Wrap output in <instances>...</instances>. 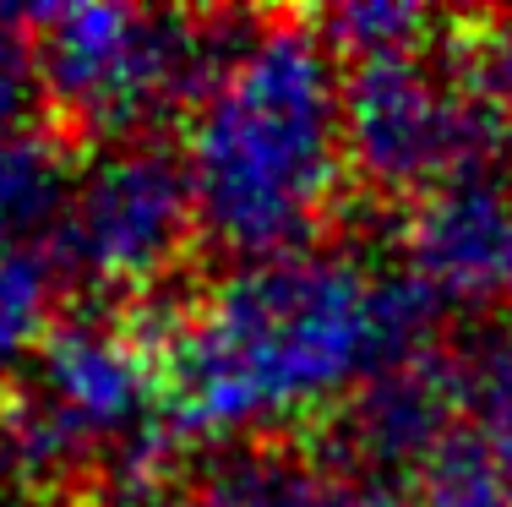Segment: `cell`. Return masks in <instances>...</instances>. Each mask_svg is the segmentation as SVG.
Segmentation results:
<instances>
[{"mask_svg": "<svg viewBox=\"0 0 512 507\" xmlns=\"http://www.w3.org/2000/svg\"><path fill=\"white\" fill-rule=\"evenodd\" d=\"M158 333L88 311L50 333L6 404V448L33 480L104 475L131 507L169 453Z\"/></svg>", "mask_w": 512, "mask_h": 507, "instance_id": "obj_3", "label": "cell"}, {"mask_svg": "<svg viewBox=\"0 0 512 507\" xmlns=\"http://www.w3.org/2000/svg\"><path fill=\"white\" fill-rule=\"evenodd\" d=\"M197 235L235 262L311 251L349 186L344 71L316 22L246 33L186 115Z\"/></svg>", "mask_w": 512, "mask_h": 507, "instance_id": "obj_2", "label": "cell"}, {"mask_svg": "<svg viewBox=\"0 0 512 507\" xmlns=\"http://www.w3.org/2000/svg\"><path fill=\"white\" fill-rule=\"evenodd\" d=\"M137 507H349V480L284 453H229L202 475L158 486Z\"/></svg>", "mask_w": 512, "mask_h": 507, "instance_id": "obj_9", "label": "cell"}, {"mask_svg": "<svg viewBox=\"0 0 512 507\" xmlns=\"http://www.w3.org/2000/svg\"><path fill=\"white\" fill-rule=\"evenodd\" d=\"M55 262L99 295H148L180 268L197 240V208L180 153L120 142L71 175L55 219Z\"/></svg>", "mask_w": 512, "mask_h": 507, "instance_id": "obj_6", "label": "cell"}, {"mask_svg": "<svg viewBox=\"0 0 512 507\" xmlns=\"http://www.w3.org/2000/svg\"><path fill=\"white\" fill-rule=\"evenodd\" d=\"M0 507H28V502H0Z\"/></svg>", "mask_w": 512, "mask_h": 507, "instance_id": "obj_16", "label": "cell"}, {"mask_svg": "<svg viewBox=\"0 0 512 507\" xmlns=\"http://www.w3.org/2000/svg\"><path fill=\"white\" fill-rule=\"evenodd\" d=\"M349 169L382 197H431L480 175L507 115L453 71L442 44L355 60L344 77Z\"/></svg>", "mask_w": 512, "mask_h": 507, "instance_id": "obj_5", "label": "cell"}, {"mask_svg": "<svg viewBox=\"0 0 512 507\" xmlns=\"http://www.w3.org/2000/svg\"><path fill=\"white\" fill-rule=\"evenodd\" d=\"M502 300L512 306V246H507V268H502Z\"/></svg>", "mask_w": 512, "mask_h": 507, "instance_id": "obj_14", "label": "cell"}, {"mask_svg": "<svg viewBox=\"0 0 512 507\" xmlns=\"http://www.w3.org/2000/svg\"><path fill=\"white\" fill-rule=\"evenodd\" d=\"M316 33L338 60H376L398 50H420L431 44L436 17L420 6H398V0H365V6H338L316 17Z\"/></svg>", "mask_w": 512, "mask_h": 507, "instance_id": "obj_13", "label": "cell"}, {"mask_svg": "<svg viewBox=\"0 0 512 507\" xmlns=\"http://www.w3.org/2000/svg\"><path fill=\"white\" fill-rule=\"evenodd\" d=\"M436 306L409 268L355 251L235 262L158 333L169 437L229 448L344 415L382 371L436 349Z\"/></svg>", "mask_w": 512, "mask_h": 507, "instance_id": "obj_1", "label": "cell"}, {"mask_svg": "<svg viewBox=\"0 0 512 507\" xmlns=\"http://www.w3.org/2000/svg\"><path fill=\"white\" fill-rule=\"evenodd\" d=\"M66 191H71V175H66V164H60V148L39 126L11 137L6 148H0V235L6 240L55 235Z\"/></svg>", "mask_w": 512, "mask_h": 507, "instance_id": "obj_11", "label": "cell"}, {"mask_svg": "<svg viewBox=\"0 0 512 507\" xmlns=\"http://www.w3.org/2000/svg\"><path fill=\"white\" fill-rule=\"evenodd\" d=\"M60 262L44 240H6L0 235V388H17L22 371L39 360L60 328Z\"/></svg>", "mask_w": 512, "mask_h": 507, "instance_id": "obj_10", "label": "cell"}, {"mask_svg": "<svg viewBox=\"0 0 512 507\" xmlns=\"http://www.w3.org/2000/svg\"><path fill=\"white\" fill-rule=\"evenodd\" d=\"M507 246H512V186L491 175H469L420 197L404 224L409 273L436 300H458V306L502 300Z\"/></svg>", "mask_w": 512, "mask_h": 507, "instance_id": "obj_7", "label": "cell"}, {"mask_svg": "<svg viewBox=\"0 0 512 507\" xmlns=\"http://www.w3.org/2000/svg\"><path fill=\"white\" fill-rule=\"evenodd\" d=\"M344 420L365 464L414 475L458 426V360H447L442 349H420L404 366L382 371L344 409Z\"/></svg>", "mask_w": 512, "mask_h": 507, "instance_id": "obj_8", "label": "cell"}, {"mask_svg": "<svg viewBox=\"0 0 512 507\" xmlns=\"http://www.w3.org/2000/svg\"><path fill=\"white\" fill-rule=\"evenodd\" d=\"M458 420L512 480V322L458 360Z\"/></svg>", "mask_w": 512, "mask_h": 507, "instance_id": "obj_12", "label": "cell"}, {"mask_svg": "<svg viewBox=\"0 0 512 507\" xmlns=\"http://www.w3.org/2000/svg\"><path fill=\"white\" fill-rule=\"evenodd\" d=\"M11 22H22V17H11V11H0V28H11Z\"/></svg>", "mask_w": 512, "mask_h": 507, "instance_id": "obj_15", "label": "cell"}, {"mask_svg": "<svg viewBox=\"0 0 512 507\" xmlns=\"http://www.w3.org/2000/svg\"><path fill=\"white\" fill-rule=\"evenodd\" d=\"M33 77L60 126L99 137L109 148L142 142L158 120L191 115L213 71L240 39L235 22L202 11H158V6H82L33 11Z\"/></svg>", "mask_w": 512, "mask_h": 507, "instance_id": "obj_4", "label": "cell"}]
</instances>
